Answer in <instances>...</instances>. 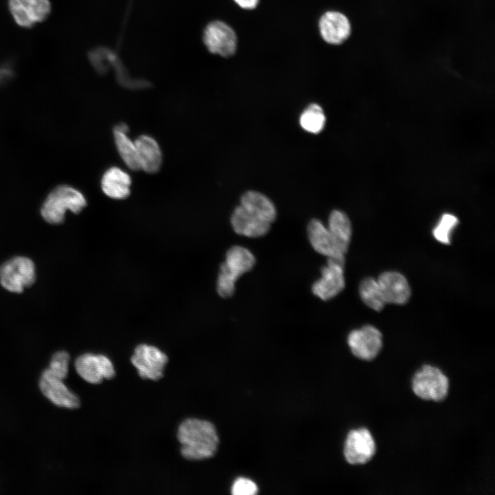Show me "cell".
Returning <instances> with one entry per match:
<instances>
[{
    "label": "cell",
    "mask_w": 495,
    "mask_h": 495,
    "mask_svg": "<svg viewBox=\"0 0 495 495\" xmlns=\"http://www.w3.org/2000/svg\"><path fill=\"white\" fill-rule=\"evenodd\" d=\"M325 116L321 107L317 104H311L302 113L300 124L302 128L312 133L320 132L325 124Z\"/></svg>",
    "instance_id": "cb8c5ba5"
},
{
    "label": "cell",
    "mask_w": 495,
    "mask_h": 495,
    "mask_svg": "<svg viewBox=\"0 0 495 495\" xmlns=\"http://www.w3.org/2000/svg\"><path fill=\"white\" fill-rule=\"evenodd\" d=\"M69 359V355L67 351H58L52 355L48 369L56 377L64 380L68 373Z\"/></svg>",
    "instance_id": "484cf974"
},
{
    "label": "cell",
    "mask_w": 495,
    "mask_h": 495,
    "mask_svg": "<svg viewBox=\"0 0 495 495\" xmlns=\"http://www.w3.org/2000/svg\"><path fill=\"white\" fill-rule=\"evenodd\" d=\"M113 129L127 133L129 127L125 123L120 122L116 124Z\"/></svg>",
    "instance_id": "f546056e"
},
{
    "label": "cell",
    "mask_w": 495,
    "mask_h": 495,
    "mask_svg": "<svg viewBox=\"0 0 495 495\" xmlns=\"http://www.w3.org/2000/svg\"><path fill=\"white\" fill-rule=\"evenodd\" d=\"M359 292L362 301L375 311H381L386 305L377 281L373 278H366L362 280Z\"/></svg>",
    "instance_id": "603a6c76"
},
{
    "label": "cell",
    "mask_w": 495,
    "mask_h": 495,
    "mask_svg": "<svg viewBox=\"0 0 495 495\" xmlns=\"http://www.w3.org/2000/svg\"><path fill=\"white\" fill-rule=\"evenodd\" d=\"M458 222L459 220L454 215L451 214H443L439 223L433 229L434 237L441 243L450 244L451 232Z\"/></svg>",
    "instance_id": "d4e9b609"
},
{
    "label": "cell",
    "mask_w": 495,
    "mask_h": 495,
    "mask_svg": "<svg viewBox=\"0 0 495 495\" xmlns=\"http://www.w3.org/2000/svg\"><path fill=\"white\" fill-rule=\"evenodd\" d=\"M241 206L259 219L272 223L276 217L273 202L265 195L254 190L245 192L241 198Z\"/></svg>",
    "instance_id": "ffe728a7"
},
{
    "label": "cell",
    "mask_w": 495,
    "mask_h": 495,
    "mask_svg": "<svg viewBox=\"0 0 495 495\" xmlns=\"http://www.w3.org/2000/svg\"><path fill=\"white\" fill-rule=\"evenodd\" d=\"M234 1L244 9H253L258 3V0H234Z\"/></svg>",
    "instance_id": "f1b7e54d"
},
{
    "label": "cell",
    "mask_w": 495,
    "mask_h": 495,
    "mask_svg": "<svg viewBox=\"0 0 495 495\" xmlns=\"http://www.w3.org/2000/svg\"><path fill=\"white\" fill-rule=\"evenodd\" d=\"M86 205L87 200L82 192L69 185H60L46 197L41 214L47 223L60 224L64 221L67 211L78 214Z\"/></svg>",
    "instance_id": "7a4b0ae2"
},
{
    "label": "cell",
    "mask_w": 495,
    "mask_h": 495,
    "mask_svg": "<svg viewBox=\"0 0 495 495\" xmlns=\"http://www.w3.org/2000/svg\"><path fill=\"white\" fill-rule=\"evenodd\" d=\"M74 365L78 375L91 384H100L103 380L111 379L116 375L112 362L102 354H82L76 359Z\"/></svg>",
    "instance_id": "30bf717a"
},
{
    "label": "cell",
    "mask_w": 495,
    "mask_h": 495,
    "mask_svg": "<svg viewBox=\"0 0 495 495\" xmlns=\"http://www.w3.org/2000/svg\"><path fill=\"white\" fill-rule=\"evenodd\" d=\"M375 452V441L368 428L360 427L349 432L343 448L346 462L351 465H364L373 458Z\"/></svg>",
    "instance_id": "52a82bcc"
},
{
    "label": "cell",
    "mask_w": 495,
    "mask_h": 495,
    "mask_svg": "<svg viewBox=\"0 0 495 495\" xmlns=\"http://www.w3.org/2000/svg\"><path fill=\"white\" fill-rule=\"evenodd\" d=\"M385 303L403 305L410 297V288L406 278L396 272H385L377 280Z\"/></svg>",
    "instance_id": "5bb4252c"
},
{
    "label": "cell",
    "mask_w": 495,
    "mask_h": 495,
    "mask_svg": "<svg viewBox=\"0 0 495 495\" xmlns=\"http://www.w3.org/2000/svg\"><path fill=\"white\" fill-rule=\"evenodd\" d=\"M230 223L236 234L252 238L265 235L271 226L270 223L259 219L241 205L233 210Z\"/></svg>",
    "instance_id": "e0dca14e"
},
{
    "label": "cell",
    "mask_w": 495,
    "mask_h": 495,
    "mask_svg": "<svg viewBox=\"0 0 495 495\" xmlns=\"http://www.w3.org/2000/svg\"><path fill=\"white\" fill-rule=\"evenodd\" d=\"M8 7L16 23L22 28H32L49 16V0H8Z\"/></svg>",
    "instance_id": "8fae6325"
},
{
    "label": "cell",
    "mask_w": 495,
    "mask_h": 495,
    "mask_svg": "<svg viewBox=\"0 0 495 495\" xmlns=\"http://www.w3.org/2000/svg\"><path fill=\"white\" fill-rule=\"evenodd\" d=\"M140 169L148 173H157L162 166V154L157 142L151 136L142 135L135 141Z\"/></svg>",
    "instance_id": "d6986e66"
},
{
    "label": "cell",
    "mask_w": 495,
    "mask_h": 495,
    "mask_svg": "<svg viewBox=\"0 0 495 495\" xmlns=\"http://www.w3.org/2000/svg\"><path fill=\"white\" fill-rule=\"evenodd\" d=\"M231 490L234 495H254L258 492L256 483L249 478L243 477L235 480Z\"/></svg>",
    "instance_id": "4316f807"
},
{
    "label": "cell",
    "mask_w": 495,
    "mask_h": 495,
    "mask_svg": "<svg viewBox=\"0 0 495 495\" xmlns=\"http://www.w3.org/2000/svg\"><path fill=\"white\" fill-rule=\"evenodd\" d=\"M319 28L323 39L334 45L346 41L351 32L348 18L342 13L336 11L324 13L320 19Z\"/></svg>",
    "instance_id": "2e32d148"
},
{
    "label": "cell",
    "mask_w": 495,
    "mask_h": 495,
    "mask_svg": "<svg viewBox=\"0 0 495 495\" xmlns=\"http://www.w3.org/2000/svg\"><path fill=\"white\" fill-rule=\"evenodd\" d=\"M131 361L141 378L158 380L164 375L168 356L155 346L141 344L135 347Z\"/></svg>",
    "instance_id": "8992f818"
},
{
    "label": "cell",
    "mask_w": 495,
    "mask_h": 495,
    "mask_svg": "<svg viewBox=\"0 0 495 495\" xmlns=\"http://www.w3.org/2000/svg\"><path fill=\"white\" fill-rule=\"evenodd\" d=\"M36 278L34 262L25 256H16L0 267V283L6 290L21 293L32 285Z\"/></svg>",
    "instance_id": "5b68a950"
},
{
    "label": "cell",
    "mask_w": 495,
    "mask_h": 495,
    "mask_svg": "<svg viewBox=\"0 0 495 495\" xmlns=\"http://www.w3.org/2000/svg\"><path fill=\"white\" fill-rule=\"evenodd\" d=\"M307 236L310 244L318 253L327 258L344 259V254L320 220L313 219L309 221Z\"/></svg>",
    "instance_id": "9a60e30c"
},
{
    "label": "cell",
    "mask_w": 495,
    "mask_h": 495,
    "mask_svg": "<svg viewBox=\"0 0 495 495\" xmlns=\"http://www.w3.org/2000/svg\"><path fill=\"white\" fill-rule=\"evenodd\" d=\"M413 393L419 399L440 402L447 397L450 382L448 377L438 367L424 364L414 373L411 380Z\"/></svg>",
    "instance_id": "277c9868"
},
{
    "label": "cell",
    "mask_w": 495,
    "mask_h": 495,
    "mask_svg": "<svg viewBox=\"0 0 495 495\" xmlns=\"http://www.w3.org/2000/svg\"><path fill=\"white\" fill-rule=\"evenodd\" d=\"M256 263L254 254L246 248L234 245L226 252L221 265L217 281V292L222 298L231 297L235 292V283L244 273L250 271Z\"/></svg>",
    "instance_id": "3957f363"
},
{
    "label": "cell",
    "mask_w": 495,
    "mask_h": 495,
    "mask_svg": "<svg viewBox=\"0 0 495 495\" xmlns=\"http://www.w3.org/2000/svg\"><path fill=\"white\" fill-rule=\"evenodd\" d=\"M347 344L354 356L364 361L373 360L382 348V334L375 327L365 325L351 331Z\"/></svg>",
    "instance_id": "9c48e42d"
},
{
    "label": "cell",
    "mask_w": 495,
    "mask_h": 495,
    "mask_svg": "<svg viewBox=\"0 0 495 495\" xmlns=\"http://www.w3.org/2000/svg\"><path fill=\"white\" fill-rule=\"evenodd\" d=\"M100 184L102 190L107 197L123 199L131 193V178L120 168L111 166L104 173Z\"/></svg>",
    "instance_id": "ac0fdd59"
},
{
    "label": "cell",
    "mask_w": 495,
    "mask_h": 495,
    "mask_svg": "<svg viewBox=\"0 0 495 495\" xmlns=\"http://www.w3.org/2000/svg\"><path fill=\"white\" fill-rule=\"evenodd\" d=\"M344 259L327 258L320 269L321 277L311 287L312 293L322 300L336 296L345 287Z\"/></svg>",
    "instance_id": "ba28073f"
},
{
    "label": "cell",
    "mask_w": 495,
    "mask_h": 495,
    "mask_svg": "<svg viewBox=\"0 0 495 495\" xmlns=\"http://www.w3.org/2000/svg\"><path fill=\"white\" fill-rule=\"evenodd\" d=\"M177 439L182 456L189 460L212 456L217 450L219 437L214 426L197 418L183 421L178 427Z\"/></svg>",
    "instance_id": "6da1fadb"
},
{
    "label": "cell",
    "mask_w": 495,
    "mask_h": 495,
    "mask_svg": "<svg viewBox=\"0 0 495 495\" xmlns=\"http://www.w3.org/2000/svg\"><path fill=\"white\" fill-rule=\"evenodd\" d=\"M13 76V70L10 65L5 64L0 66V86L10 80Z\"/></svg>",
    "instance_id": "83f0119b"
},
{
    "label": "cell",
    "mask_w": 495,
    "mask_h": 495,
    "mask_svg": "<svg viewBox=\"0 0 495 495\" xmlns=\"http://www.w3.org/2000/svg\"><path fill=\"white\" fill-rule=\"evenodd\" d=\"M115 144L118 152L129 168L133 170H140V164L135 142H133L126 133L113 129Z\"/></svg>",
    "instance_id": "7402d4cb"
},
{
    "label": "cell",
    "mask_w": 495,
    "mask_h": 495,
    "mask_svg": "<svg viewBox=\"0 0 495 495\" xmlns=\"http://www.w3.org/2000/svg\"><path fill=\"white\" fill-rule=\"evenodd\" d=\"M39 387L43 394L58 406L75 409L80 406L77 395L72 392L63 382L46 368L42 373Z\"/></svg>",
    "instance_id": "4fadbf2b"
},
{
    "label": "cell",
    "mask_w": 495,
    "mask_h": 495,
    "mask_svg": "<svg viewBox=\"0 0 495 495\" xmlns=\"http://www.w3.org/2000/svg\"><path fill=\"white\" fill-rule=\"evenodd\" d=\"M327 228L337 245L345 254L347 252L352 235L350 219L343 212L334 210L329 214Z\"/></svg>",
    "instance_id": "44dd1931"
},
{
    "label": "cell",
    "mask_w": 495,
    "mask_h": 495,
    "mask_svg": "<svg viewBox=\"0 0 495 495\" xmlns=\"http://www.w3.org/2000/svg\"><path fill=\"white\" fill-rule=\"evenodd\" d=\"M204 41L208 50L223 57L234 54L236 48V36L234 30L221 21H213L208 25Z\"/></svg>",
    "instance_id": "7c38bea8"
}]
</instances>
